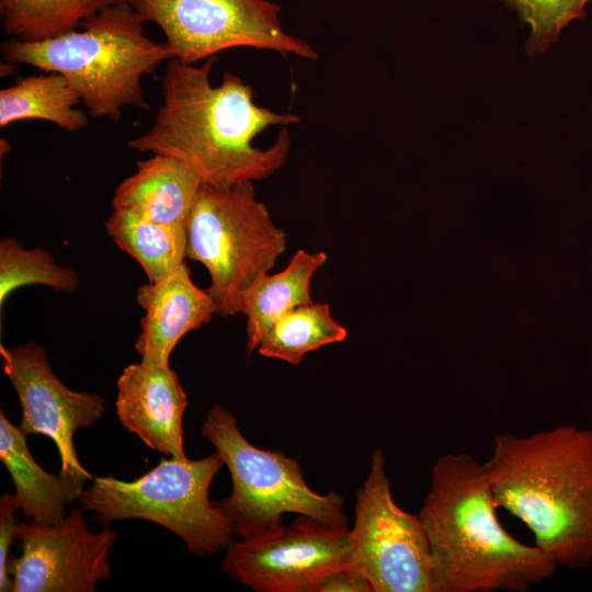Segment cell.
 <instances>
[{
  "mask_svg": "<svg viewBox=\"0 0 592 592\" xmlns=\"http://www.w3.org/2000/svg\"><path fill=\"white\" fill-rule=\"evenodd\" d=\"M217 58L201 66L171 59L161 79L163 103L150 128L127 147L173 158L215 189L263 180L286 161L291 137L283 128L273 145L255 147L254 138L270 126L299 122L254 102L253 89L225 72L214 87L210 71Z\"/></svg>",
  "mask_w": 592,
  "mask_h": 592,
  "instance_id": "cell-1",
  "label": "cell"
},
{
  "mask_svg": "<svg viewBox=\"0 0 592 592\" xmlns=\"http://www.w3.org/2000/svg\"><path fill=\"white\" fill-rule=\"evenodd\" d=\"M483 464L466 453L441 456L419 516L435 592H527L558 567L536 545L504 530Z\"/></svg>",
  "mask_w": 592,
  "mask_h": 592,
  "instance_id": "cell-2",
  "label": "cell"
},
{
  "mask_svg": "<svg viewBox=\"0 0 592 592\" xmlns=\"http://www.w3.org/2000/svg\"><path fill=\"white\" fill-rule=\"evenodd\" d=\"M498 508L521 520L559 568L592 562V430L503 433L483 463Z\"/></svg>",
  "mask_w": 592,
  "mask_h": 592,
  "instance_id": "cell-3",
  "label": "cell"
},
{
  "mask_svg": "<svg viewBox=\"0 0 592 592\" xmlns=\"http://www.w3.org/2000/svg\"><path fill=\"white\" fill-rule=\"evenodd\" d=\"M80 26L38 42L10 38L1 44L3 59L64 76L94 118L117 121L130 105L149 110L141 79L174 59L167 43L146 35L144 22L125 0Z\"/></svg>",
  "mask_w": 592,
  "mask_h": 592,
  "instance_id": "cell-4",
  "label": "cell"
},
{
  "mask_svg": "<svg viewBox=\"0 0 592 592\" xmlns=\"http://www.w3.org/2000/svg\"><path fill=\"white\" fill-rule=\"evenodd\" d=\"M225 462L216 452L200 459L162 458L133 481L94 476L79 501L83 511L109 524L145 520L166 527L194 556H213L226 549L235 534L228 517L209 499V487Z\"/></svg>",
  "mask_w": 592,
  "mask_h": 592,
  "instance_id": "cell-5",
  "label": "cell"
},
{
  "mask_svg": "<svg viewBox=\"0 0 592 592\" xmlns=\"http://www.w3.org/2000/svg\"><path fill=\"white\" fill-rule=\"evenodd\" d=\"M186 258L209 273L217 314H240L246 291L284 253L286 234L255 196L253 183L202 184L185 221Z\"/></svg>",
  "mask_w": 592,
  "mask_h": 592,
  "instance_id": "cell-6",
  "label": "cell"
},
{
  "mask_svg": "<svg viewBox=\"0 0 592 592\" xmlns=\"http://www.w3.org/2000/svg\"><path fill=\"white\" fill-rule=\"evenodd\" d=\"M201 432L230 473L231 492L216 504L230 521L235 536L246 538L275 527L284 513L348 526L342 496L310 489L297 458L251 444L223 406L207 411Z\"/></svg>",
  "mask_w": 592,
  "mask_h": 592,
  "instance_id": "cell-7",
  "label": "cell"
},
{
  "mask_svg": "<svg viewBox=\"0 0 592 592\" xmlns=\"http://www.w3.org/2000/svg\"><path fill=\"white\" fill-rule=\"evenodd\" d=\"M354 513L345 568L365 577L373 592H435L422 521L396 503L380 449L355 492Z\"/></svg>",
  "mask_w": 592,
  "mask_h": 592,
  "instance_id": "cell-8",
  "label": "cell"
},
{
  "mask_svg": "<svg viewBox=\"0 0 592 592\" xmlns=\"http://www.w3.org/2000/svg\"><path fill=\"white\" fill-rule=\"evenodd\" d=\"M143 22L156 23L174 59L189 64L239 47L315 60L305 39L282 27L281 5L270 0H125Z\"/></svg>",
  "mask_w": 592,
  "mask_h": 592,
  "instance_id": "cell-9",
  "label": "cell"
},
{
  "mask_svg": "<svg viewBox=\"0 0 592 592\" xmlns=\"http://www.w3.org/2000/svg\"><path fill=\"white\" fill-rule=\"evenodd\" d=\"M350 528L299 515L226 548L221 569L258 592H318L345 567Z\"/></svg>",
  "mask_w": 592,
  "mask_h": 592,
  "instance_id": "cell-10",
  "label": "cell"
},
{
  "mask_svg": "<svg viewBox=\"0 0 592 592\" xmlns=\"http://www.w3.org/2000/svg\"><path fill=\"white\" fill-rule=\"evenodd\" d=\"M2 368L22 408L20 429L26 434H42L56 445L60 475L81 485L92 480L79 462L73 435L79 428L99 421L105 399L99 394L69 389L53 372L45 349L36 341L8 348L0 344Z\"/></svg>",
  "mask_w": 592,
  "mask_h": 592,
  "instance_id": "cell-11",
  "label": "cell"
},
{
  "mask_svg": "<svg viewBox=\"0 0 592 592\" xmlns=\"http://www.w3.org/2000/svg\"><path fill=\"white\" fill-rule=\"evenodd\" d=\"M116 536L109 527L91 532L78 509L56 524L18 522L21 554L8 563L12 592H93L111 576Z\"/></svg>",
  "mask_w": 592,
  "mask_h": 592,
  "instance_id": "cell-12",
  "label": "cell"
},
{
  "mask_svg": "<svg viewBox=\"0 0 592 592\" xmlns=\"http://www.w3.org/2000/svg\"><path fill=\"white\" fill-rule=\"evenodd\" d=\"M116 387L115 410L122 425L149 448L187 459L182 421L189 401L177 373L170 366L134 363L124 367Z\"/></svg>",
  "mask_w": 592,
  "mask_h": 592,
  "instance_id": "cell-13",
  "label": "cell"
},
{
  "mask_svg": "<svg viewBox=\"0 0 592 592\" xmlns=\"http://www.w3.org/2000/svg\"><path fill=\"white\" fill-rule=\"evenodd\" d=\"M136 301L145 314L135 349L140 362L151 366H170L178 342L217 314L210 293L195 285L185 262L139 286Z\"/></svg>",
  "mask_w": 592,
  "mask_h": 592,
  "instance_id": "cell-14",
  "label": "cell"
},
{
  "mask_svg": "<svg viewBox=\"0 0 592 592\" xmlns=\"http://www.w3.org/2000/svg\"><path fill=\"white\" fill-rule=\"evenodd\" d=\"M202 184L198 175L182 162L153 155L138 160L136 171L118 184L112 207L155 223L185 226Z\"/></svg>",
  "mask_w": 592,
  "mask_h": 592,
  "instance_id": "cell-15",
  "label": "cell"
},
{
  "mask_svg": "<svg viewBox=\"0 0 592 592\" xmlns=\"http://www.w3.org/2000/svg\"><path fill=\"white\" fill-rule=\"evenodd\" d=\"M26 434L0 411V459L10 474L24 516L41 524H56L67 506L80 498L83 485L45 471L31 454Z\"/></svg>",
  "mask_w": 592,
  "mask_h": 592,
  "instance_id": "cell-16",
  "label": "cell"
},
{
  "mask_svg": "<svg viewBox=\"0 0 592 592\" xmlns=\"http://www.w3.org/2000/svg\"><path fill=\"white\" fill-rule=\"evenodd\" d=\"M327 261L322 251L298 250L286 267L266 273L243 294L240 314L247 318V348L255 351L271 326L287 311L311 303L310 287L315 273Z\"/></svg>",
  "mask_w": 592,
  "mask_h": 592,
  "instance_id": "cell-17",
  "label": "cell"
},
{
  "mask_svg": "<svg viewBox=\"0 0 592 592\" xmlns=\"http://www.w3.org/2000/svg\"><path fill=\"white\" fill-rule=\"evenodd\" d=\"M23 77L0 91V127L26 119L56 124L68 132H77L89 123L81 102L67 79L57 72Z\"/></svg>",
  "mask_w": 592,
  "mask_h": 592,
  "instance_id": "cell-18",
  "label": "cell"
},
{
  "mask_svg": "<svg viewBox=\"0 0 592 592\" xmlns=\"http://www.w3.org/2000/svg\"><path fill=\"white\" fill-rule=\"evenodd\" d=\"M105 228L115 244L133 257L153 282L184 262L185 226L159 224L123 209H113Z\"/></svg>",
  "mask_w": 592,
  "mask_h": 592,
  "instance_id": "cell-19",
  "label": "cell"
},
{
  "mask_svg": "<svg viewBox=\"0 0 592 592\" xmlns=\"http://www.w3.org/2000/svg\"><path fill=\"white\" fill-rule=\"evenodd\" d=\"M346 337L348 330L332 317L330 306L311 301L281 316L257 351L264 357L297 365L307 353L342 342Z\"/></svg>",
  "mask_w": 592,
  "mask_h": 592,
  "instance_id": "cell-20",
  "label": "cell"
},
{
  "mask_svg": "<svg viewBox=\"0 0 592 592\" xmlns=\"http://www.w3.org/2000/svg\"><path fill=\"white\" fill-rule=\"evenodd\" d=\"M124 0H0L4 33L22 42L44 41L76 30Z\"/></svg>",
  "mask_w": 592,
  "mask_h": 592,
  "instance_id": "cell-21",
  "label": "cell"
},
{
  "mask_svg": "<svg viewBox=\"0 0 592 592\" xmlns=\"http://www.w3.org/2000/svg\"><path fill=\"white\" fill-rule=\"evenodd\" d=\"M30 284L73 293L79 287V277L73 267L57 264L50 251L26 249L18 239L4 237L0 241L1 310L11 293Z\"/></svg>",
  "mask_w": 592,
  "mask_h": 592,
  "instance_id": "cell-22",
  "label": "cell"
},
{
  "mask_svg": "<svg viewBox=\"0 0 592 592\" xmlns=\"http://www.w3.org/2000/svg\"><path fill=\"white\" fill-rule=\"evenodd\" d=\"M515 11L522 23L531 26L525 44L528 56L545 53L558 41L561 31L574 20H582L592 0H500Z\"/></svg>",
  "mask_w": 592,
  "mask_h": 592,
  "instance_id": "cell-23",
  "label": "cell"
},
{
  "mask_svg": "<svg viewBox=\"0 0 592 592\" xmlns=\"http://www.w3.org/2000/svg\"><path fill=\"white\" fill-rule=\"evenodd\" d=\"M20 509L14 493L4 492L0 498V591L12 592V579L8 573L10 547L16 538L15 512Z\"/></svg>",
  "mask_w": 592,
  "mask_h": 592,
  "instance_id": "cell-24",
  "label": "cell"
},
{
  "mask_svg": "<svg viewBox=\"0 0 592 592\" xmlns=\"http://www.w3.org/2000/svg\"><path fill=\"white\" fill-rule=\"evenodd\" d=\"M318 592H373V588L365 577L343 567L329 576Z\"/></svg>",
  "mask_w": 592,
  "mask_h": 592,
  "instance_id": "cell-25",
  "label": "cell"
}]
</instances>
